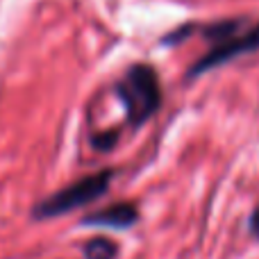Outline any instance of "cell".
I'll use <instances>...</instances> for the list:
<instances>
[{
	"instance_id": "obj_1",
	"label": "cell",
	"mask_w": 259,
	"mask_h": 259,
	"mask_svg": "<svg viewBox=\"0 0 259 259\" xmlns=\"http://www.w3.org/2000/svg\"><path fill=\"white\" fill-rule=\"evenodd\" d=\"M116 94L127 112L130 125L141 127L150 121L161 105V87L155 68L148 64H137L116 84Z\"/></svg>"
},
{
	"instance_id": "obj_5",
	"label": "cell",
	"mask_w": 259,
	"mask_h": 259,
	"mask_svg": "<svg viewBox=\"0 0 259 259\" xmlns=\"http://www.w3.org/2000/svg\"><path fill=\"white\" fill-rule=\"evenodd\" d=\"M82 252L84 259H114L118 255V246L107 237H96L84 243Z\"/></svg>"
},
{
	"instance_id": "obj_2",
	"label": "cell",
	"mask_w": 259,
	"mask_h": 259,
	"mask_svg": "<svg viewBox=\"0 0 259 259\" xmlns=\"http://www.w3.org/2000/svg\"><path fill=\"white\" fill-rule=\"evenodd\" d=\"M112 180H114V170H100V173L75 180L73 184L59 189L57 193L41 200L34 207V216L36 219H55V216L68 214V211L77 209V207L91 205V202L98 200L107 191Z\"/></svg>"
},
{
	"instance_id": "obj_6",
	"label": "cell",
	"mask_w": 259,
	"mask_h": 259,
	"mask_svg": "<svg viewBox=\"0 0 259 259\" xmlns=\"http://www.w3.org/2000/svg\"><path fill=\"white\" fill-rule=\"evenodd\" d=\"M248 228H250V234L255 239H259V205H257V209L252 211V216H250V225H248Z\"/></svg>"
},
{
	"instance_id": "obj_3",
	"label": "cell",
	"mask_w": 259,
	"mask_h": 259,
	"mask_svg": "<svg viewBox=\"0 0 259 259\" xmlns=\"http://www.w3.org/2000/svg\"><path fill=\"white\" fill-rule=\"evenodd\" d=\"M259 48V25H252V27H243V30L234 32V34L225 36V39H219L216 46L205 55L200 57L193 68L189 71V75H202V73L211 71V68L221 66V64L230 62V59L239 57V55H246V53H252V50Z\"/></svg>"
},
{
	"instance_id": "obj_4",
	"label": "cell",
	"mask_w": 259,
	"mask_h": 259,
	"mask_svg": "<svg viewBox=\"0 0 259 259\" xmlns=\"http://www.w3.org/2000/svg\"><path fill=\"white\" fill-rule=\"evenodd\" d=\"M139 221V209L130 202H118V205H109L107 209H100L89 214L82 223L89 228H114V230H125Z\"/></svg>"
}]
</instances>
